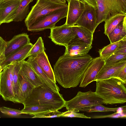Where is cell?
I'll return each instance as SVG.
<instances>
[{
	"mask_svg": "<svg viewBox=\"0 0 126 126\" xmlns=\"http://www.w3.org/2000/svg\"></svg>",
	"mask_w": 126,
	"mask_h": 126,
	"instance_id": "cell-47",
	"label": "cell"
},
{
	"mask_svg": "<svg viewBox=\"0 0 126 126\" xmlns=\"http://www.w3.org/2000/svg\"><path fill=\"white\" fill-rule=\"evenodd\" d=\"M10 65L4 67L2 71L0 86V95L4 100L16 103L13 86L10 76Z\"/></svg>",
	"mask_w": 126,
	"mask_h": 126,
	"instance_id": "cell-10",
	"label": "cell"
},
{
	"mask_svg": "<svg viewBox=\"0 0 126 126\" xmlns=\"http://www.w3.org/2000/svg\"><path fill=\"white\" fill-rule=\"evenodd\" d=\"M47 0L57 3L65 4L66 3V0Z\"/></svg>",
	"mask_w": 126,
	"mask_h": 126,
	"instance_id": "cell-40",
	"label": "cell"
},
{
	"mask_svg": "<svg viewBox=\"0 0 126 126\" xmlns=\"http://www.w3.org/2000/svg\"><path fill=\"white\" fill-rule=\"evenodd\" d=\"M124 11L126 13V0H118Z\"/></svg>",
	"mask_w": 126,
	"mask_h": 126,
	"instance_id": "cell-39",
	"label": "cell"
},
{
	"mask_svg": "<svg viewBox=\"0 0 126 126\" xmlns=\"http://www.w3.org/2000/svg\"><path fill=\"white\" fill-rule=\"evenodd\" d=\"M119 108H110L103 106L102 104H98L91 107L79 109V111H85L90 112H94L101 111L108 112L116 111Z\"/></svg>",
	"mask_w": 126,
	"mask_h": 126,
	"instance_id": "cell-29",
	"label": "cell"
},
{
	"mask_svg": "<svg viewBox=\"0 0 126 126\" xmlns=\"http://www.w3.org/2000/svg\"><path fill=\"white\" fill-rule=\"evenodd\" d=\"M65 47L64 55L75 56L87 54L92 46L79 40L74 39Z\"/></svg>",
	"mask_w": 126,
	"mask_h": 126,
	"instance_id": "cell-16",
	"label": "cell"
},
{
	"mask_svg": "<svg viewBox=\"0 0 126 126\" xmlns=\"http://www.w3.org/2000/svg\"><path fill=\"white\" fill-rule=\"evenodd\" d=\"M21 62L14 63L13 72V88L15 98L18 94L19 91L18 78L21 67Z\"/></svg>",
	"mask_w": 126,
	"mask_h": 126,
	"instance_id": "cell-28",
	"label": "cell"
},
{
	"mask_svg": "<svg viewBox=\"0 0 126 126\" xmlns=\"http://www.w3.org/2000/svg\"><path fill=\"white\" fill-rule=\"evenodd\" d=\"M125 61H126V54H113L105 60V65H113Z\"/></svg>",
	"mask_w": 126,
	"mask_h": 126,
	"instance_id": "cell-31",
	"label": "cell"
},
{
	"mask_svg": "<svg viewBox=\"0 0 126 126\" xmlns=\"http://www.w3.org/2000/svg\"><path fill=\"white\" fill-rule=\"evenodd\" d=\"M103 104V100L96 93L90 90L86 92L79 91L71 100L66 101L65 107L68 110H79L96 105Z\"/></svg>",
	"mask_w": 126,
	"mask_h": 126,
	"instance_id": "cell-5",
	"label": "cell"
},
{
	"mask_svg": "<svg viewBox=\"0 0 126 126\" xmlns=\"http://www.w3.org/2000/svg\"><path fill=\"white\" fill-rule=\"evenodd\" d=\"M95 0L96 1V3H97V0Z\"/></svg>",
	"mask_w": 126,
	"mask_h": 126,
	"instance_id": "cell-45",
	"label": "cell"
},
{
	"mask_svg": "<svg viewBox=\"0 0 126 126\" xmlns=\"http://www.w3.org/2000/svg\"><path fill=\"white\" fill-rule=\"evenodd\" d=\"M125 66H126V61L112 65H105L96 75L94 81L112 77Z\"/></svg>",
	"mask_w": 126,
	"mask_h": 126,
	"instance_id": "cell-18",
	"label": "cell"
},
{
	"mask_svg": "<svg viewBox=\"0 0 126 126\" xmlns=\"http://www.w3.org/2000/svg\"><path fill=\"white\" fill-rule=\"evenodd\" d=\"M119 41L110 43L102 48L99 49L98 52L100 57L105 61L114 52L118 46Z\"/></svg>",
	"mask_w": 126,
	"mask_h": 126,
	"instance_id": "cell-27",
	"label": "cell"
},
{
	"mask_svg": "<svg viewBox=\"0 0 126 126\" xmlns=\"http://www.w3.org/2000/svg\"><path fill=\"white\" fill-rule=\"evenodd\" d=\"M33 0H20L18 5L8 16L5 23L22 21L29 14V4Z\"/></svg>",
	"mask_w": 126,
	"mask_h": 126,
	"instance_id": "cell-13",
	"label": "cell"
},
{
	"mask_svg": "<svg viewBox=\"0 0 126 126\" xmlns=\"http://www.w3.org/2000/svg\"><path fill=\"white\" fill-rule=\"evenodd\" d=\"M29 35L23 33L14 36L6 42L4 55L5 57L31 43Z\"/></svg>",
	"mask_w": 126,
	"mask_h": 126,
	"instance_id": "cell-12",
	"label": "cell"
},
{
	"mask_svg": "<svg viewBox=\"0 0 126 126\" xmlns=\"http://www.w3.org/2000/svg\"><path fill=\"white\" fill-rule=\"evenodd\" d=\"M111 114L94 116L92 118H126V106L121 107L120 111Z\"/></svg>",
	"mask_w": 126,
	"mask_h": 126,
	"instance_id": "cell-32",
	"label": "cell"
},
{
	"mask_svg": "<svg viewBox=\"0 0 126 126\" xmlns=\"http://www.w3.org/2000/svg\"><path fill=\"white\" fill-rule=\"evenodd\" d=\"M126 14L119 13L111 16L105 21L104 34L107 35L121 21L123 20Z\"/></svg>",
	"mask_w": 126,
	"mask_h": 126,
	"instance_id": "cell-25",
	"label": "cell"
},
{
	"mask_svg": "<svg viewBox=\"0 0 126 126\" xmlns=\"http://www.w3.org/2000/svg\"><path fill=\"white\" fill-rule=\"evenodd\" d=\"M0 111L3 114L14 117L23 114L21 110L5 107H0Z\"/></svg>",
	"mask_w": 126,
	"mask_h": 126,
	"instance_id": "cell-35",
	"label": "cell"
},
{
	"mask_svg": "<svg viewBox=\"0 0 126 126\" xmlns=\"http://www.w3.org/2000/svg\"><path fill=\"white\" fill-rule=\"evenodd\" d=\"M65 102L62 94L53 91L43 83L34 87L23 104L24 106H45L54 111L65 107Z\"/></svg>",
	"mask_w": 126,
	"mask_h": 126,
	"instance_id": "cell-3",
	"label": "cell"
},
{
	"mask_svg": "<svg viewBox=\"0 0 126 126\" xmlns=\"http://www.w3.org/2000/svg\"><path fill=\"white\" fill-rule=\"evenodd\" d=\"M21 111L23 114L34 116L41 113L52 110L46 106L39 105L25 106Z\"/></svg>",
	"mask_w": 126,
	"mask_h": 126,
	"instance_id": "cell-26",
	"label": "cell"
},
{
	"mask_svg": "<svg viewBox=\"0 0 126 126\" xmlns=\"http://www.w3.org/2000/svg\"><path fill=\"white\" fill-rule=\"evenodd\" d=\"M97 23L98 25L111 16L107 0H97Z\"/></svg>",
	"mask_w": 126,
	"mask_h": 126,
	"instance_id": "cell-24",
	"label": "cell"
},
{
	"mask_svg": "<svg viewBox=\"0 0 126 126\" xmlns=\"http://www.w3.org/2000/svg\"><path fill=\"white\" fill-rule=\"evenodd\" d=\"M45 50L43 40L42 37H40L35 43L33 45L27 57L30 56H35L43 51H45Z\"/></svg>",
	"mask_w": 126,
	"mask_h": 126,
	"instance_id": "cell-30",
	"label": "cell"
},
{
	"mask_svg": "<svg viewBox=\"0 0 126 126\" xmlns=\"http://www.w3.org/2000/svg\"><path fill=\"white\" fill-rule=\"evenodd\" d=\"M18 81L19 90L18 94L16 97V103L23 104L35 87L19 73Z\"/></svg>",
	"mask_w": 126,
	"mask_h": 126,
	"instance_id": "cell-17",
	"label": "cell"
},
{
	"mask_svg": "<svg viewBox=\"0 0 126 126\" xmlns=\"http://www.w3.org/2000/svg\"><path fill=\"white\" fill-rule=\"evenodd\" d=\"M1 24V23L0 22V25Z\"/></svg>",
	"mask_w": 126,
	"mask_h": 126,
	"instance_id": "cell-46",
	"label": "cell"
},
{
	"mask_svg": "<svg viewBox=\"0 0 126 126\" xmlns=\"http://www.w3.org/2000/svg\"><path fill=\"white\" fill-rule=\"evenodd\" d=\"M68 7L66 3L60 4L46 0H37L26 17L24 22L27 28L40 17L55 11Z\"/></svg>",
	"mask_w": 126,
	"mask_h": 126,
	"instance_id": "cell-4",
	"label": "cell"
},
{
	"mask_svg": "<svg viewBox=\"0 0 126 126\" xmlns=\"http://www.w3.org/2000/svg\"><path fill=\"white\" fill-rule=\"evenodd\" d=\"M76 25L85 28L94 33L98 25L96 10L86 3L84 10Z\"/></svg>",
	"mask_w": 126,
	"mask_h": 126,
	"instance_id": "cell-8",
	"label": "cell"
},
{
	"mask_svg": "<svg viewBox=\"0 0 126 126\" xmlns=\"http://www.w3.org/2000/svg\"><path fill=\"white\" fill-rule=\"evenodd\" d=\"M107 36L110 43L119 41L126 37V16Z\"/></svg>",
	"mask_w": 126,
	"mask_h": 126,
	"instance_id": "cell-22",
	"label": "cell"
},
{
	"mask_svg": "<svg viewBox=\"0 0 126 126\" xmlns=\"http://www.w3.org/2000/svg\"><path fill=\"white\" fill-rule=\"evenodd\" d=\"M79 112L77 110H72L63 112L61 117H78L82 118H91V117L86 116L84 113H78Z\"/></svg>",
	"mask_w": 126,
	"mask_h": 126,
	"instance_id": "cell-34",
	"label": "cell"
},
{
	"mask_svg": "<svg viewBox=\"0 0 126 126\" xmlns=\"http://www.w3.org/2000/svg\"><path fill=\"white\" fill-rule=\"evenodd\" d=\"M95 92L103 100V104H122L126 102L125 84L111 77L96 81Z\"/></svg>",
	"mask_w": 126,
	"mask_h": 126,
	"instance_id": "cell-2",
	"label": "cell"
},
{
	"mask_svg": "<svg viewBox=\"0 0 126 126\" xmlns=\"http://www.w3.org/2000/svg\"><path fill=\"white\" fill-rule=\"evenodd\" d=\"M66 1H67L68 2L70 1V0H66Z\"/></svg>",
	"mask_w": 126,
	"mask_h": 126,
	"instance_id": "cell-44",
	"label": "cell"
},
{
	"mask_svg": "<svg viewBox=\"0 0 126 126\" xmlns=\"http://www.w3.org/2000/svg\"><path fill=\"white\" fill-rule=\"evenodd\" d=\"M33 57H34L38 65L45 74L53 82L56 83L53 70L45 51Z\"/></svg>",
	"mask_w": 126,
	"mask_h": 126,
	"instance_id": "cell-20",
	"label": "cell"
},
{
	"mask_svg": "<svg viewBox=\"0 0 126 126\" xmlns=\"http://www.w3.org/2000/svg\"><path fill=\"white\" fill-rule=\"evenodd\" d=\"M105 64V61L100 56L93 58L83 74L79 87L85 88L94 81L96 75Z\"/></svg>",
	"mask_w": 126,
	"mask_h": 126,
	"instance_id": "cell-9",
	"label": "cell"
},
{
	"mask_svg": "<svg viewBox=\"0 0 126 126\" xmlns=\"http://www.w3.org/2000/svg\"><path fill=\"white\" fill-rule=\"evenodd\" d=\"M93 58L88 54L61 56L54 65L56 81L65 88L76 87Z\"/></svg>",
	"mask_w": 126,
	"mask_h": 126,
	"instance_id": "cell-1",
	"label": "cell"
},
{
	"mask_svg": "<svg viewBox=\"0 0 126 126\" xmlns=\"http://www.w3.org/2000/svg\"><path fill=\"white\" fill-rule=\"evenodd\" d=\"M3 69L0 65V73L2 71Z\"/></svg>",
	"mask_w": 126,
	"mask_h": 126,
	"instance_id": "cell-43",
	"label": "cell"
},
{
	"mask_svg": "<svg viewBox=\"0 0 126 126\" xmlns=\"http://www.w3.org/2000/svg\"><path fill=\"white\" fill-rule=\"evenodd\" d=\"M68 3L65 24L67 25L72 26L76 25L84 10L86 3L82 0H70Z\"/></svg>",
	"mask_w": 126,
	"mask_h": 126,
	"instance_id": "cell-11",
	"label": "cell"
},
{
	"mask_svg": "<svg viewBox=\"0 0 126 126\" xmlns=\"http://www.w3.org/2000/svg\"><path fill=\"white\" fill-rule=\"evenodd\" d=\"M20 0H0V21L5 23L8 16L17 6Z\"/></svg>",
	"mask_w": 126,
	"mask_h": 126,
	"instance_id": "cell-21",
	"label": "cell"
},
{
	"mask_svg": "<svg viewBox=\"0 0 126 126\" xmlns=\"http://www.w3.org/2000/svg\"><path fill=\"white\" fill-rule=\"evenodd\" d=\"M33 45L31 43L5 57L0 62L3 69L5 67L16 62H22L27 58Z\"/></svg>",
	"mask_w": 126,
	"mask_h": 126,
	"instance_id": "cell-14",
	"label": "cell"
},
{
	"mask_svg": "<svg viewBox=\"0 0 126 126\" xmlns=\"http://www.w3.org/2000/svg\"><path fill=\"white\" fill-rule=\"evenodd\" d=\"M2 73V71L0 73V81H1V78ZM0 96H1L0 94Z\"/></svg>",
	"mask_w": 126,
	"mask_h": 126,
	"instance_id": "cell-42",
	"label": "cell"
},
{
	"mask_svg": "<svg viewBox=\"0 0 126 126\" xmlns=\"http://www.w3.org/2000/svg\"><path fill=\"white\" fill-rule=\"evenodd\" d=\"M68 7L53 11L42 17L27 28L29 31L38 32L51 29L61 19L66 17Z\"/></svg>",
	"mask_w": 126,
	"mask_h": 126,
	"instance_id": "cell-6",
	"label": "cell"
},
{
	"mask_svg": "<svg viewBox=\"0 0 126 126\" xmlns=\"http://www.w3.org/2000/svg\"><path fill=\"white\" fill-rule=\"evenodd\" d=\"M5 58L4 56L0 55V62L3 61Z\"/></svg>",
	"mask_w": 126,
	"mask_h": 126,
	"instance_id": "cell-41",
	"label": "cell"
},
{
	"mask_svg": "<svg viewBox=\"0 0 126 126\" xmlns=\"http://www.w3.org/2000/svg\"><path fill=\"white\" fill-rule=\"evenodd\" d=\"M117 53L126 54V37L119 41L118 46L113 54Z\"/></svg>",
	"mask_w": 126,
	"mask_h": 126,
	"instance_id": "cell-37",
	"label": "cell"
},
{
	"mask_svg": "<svg viewBox=\"0 0 126 126\" xmlns=\"http://www.w3.org/2000/svg\"><path fill=\"white\" fill-rule=\"evenodd\" d=\"M63 112L56 110L51 111L35 115L32 118H53L61 117Z\"/></svg>",
	"mask_w": 126,
	"mask_h": 126,
	"instance_id": "cell-33",
	"label": "cell"
},
{
	"mask_svg": "<svg viewBox=\"0 0 126 126\" xmlns=\"http://www.w3.org/2000/svg\"><path fill=\"white\" fill-rule=\"evenodd\" d=\"M76 34L71 26L65 23L50 29L49 38L55 44L66 47L75 38Z\"/></svg>",
	"mask_w": 126,
	"mask_h": 126,
	"instance_id": "cell-7",
	"label": "cell"
},
{
	"mask_svg": "<svg viewBox=\"0 0 126 126\" xmlns=\"http://www.w3.org/2000/svg\"><path fill=\"white\" fill-rule=\"evenodd\" d=\"M112 77L116 78L126 84V66H125L119 71Z\"/></svg>",
	"mask_w": 126,
	"mask_h": 126,
	"instance_id": "cell-36",
	"label": "cell"
},
{
	"mask_svg": "<svg viewBox=\"0 0 126 126\" xmlns=\"http://www.w3.org/2000/svg\"><path fill=\"white\" fill-rule=\"evenodd\" d=\"M6 43V42L0 36V55L5 56L4 53Z\"/></svg>",
	"mask_w": 126,
	"mask_h": 126,
	"instance_id": "cell-38",
	"label": "cell"
},
{
	"mask_svg": "<svg viewBox=\"0 0 126 126\" xmlns=\"http://www.w3.org/2000/svg\"><path fill=\"white\" fill-rule=\"evenodd\" d=\"M71 26L73 31L76 34V37L74 39L79 40L86 44L92 45L93 40V32L77 25Z\"/></svg>",
	"mask_w": 126,
	"mask_h": 126,
	"instance_id": "cell-23",
	"label": "cell"
},
{
	"mask_svg": "<svg viewBox=\"0 0 126 126\" xmlns=\"http://www.w3.org/2000/svg\"><path fill=\"white\" fill-rule=\"evenodd\" d=\"M27 61L32 68L38 76L43 83L53 91L59 93L60 89L56 84L51 80L43 72L37 63L34 57L29 56Z\"/></svg>",
	"mask_w": 126,
	"mask_h": 126,
	"instance_id": "cell-15",
	"label": "cell"
},
{
	"mask_svg": "<svg viewBox=\"0 0 126 126\" xmlns=\"http://www.w3.org/2000/svg\"><path fill=\"white\" fill-rule=\"evenodd\" d=\"M19 73L24 76L35 87L43 84L27 61L24 60L21 62Z\"/></svg>",
	"mask_w": 126,
	"mask_h": 126,
	"instance_id": "cell-19",
	"label": "cell"
}]
</instances>
